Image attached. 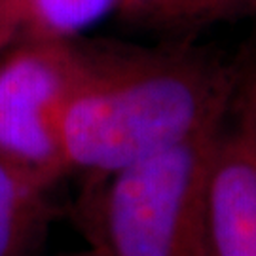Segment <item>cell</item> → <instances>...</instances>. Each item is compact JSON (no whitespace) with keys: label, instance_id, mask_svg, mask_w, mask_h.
<instances>
[{"label":"cell","instance_id":"obj_1","mask_svg":"<svg viewBox=\"0 0 256 256\" xmlns=\"http://www.w3.org/2000/svg\"><path fill=\"white\" fill-rule=\"evenodd\" d=\"M90 72L64 114L70 169L112 174L224 122L238 70L205 48L88 42Z\"/></svg>","mask_w":256,"mask_h":256},{"label":"cell","instance_id":"obj_2","mask_svg":"<svg viewBox=\"0 0 256 256\" xmlns=\"http://www.w3.org/2000/svg\"><path fill=\"white\" fill-rule=\"evenodd\" d=\"M222 131L106 174L95 209V243L104 256H209L205 188Z\"/></svg>","mask_w":256,"mask_h":256},{"label":"cell","instance_id":"obj_3","mask_svg":"<svg viewBox=\"0 0 256 256\" xmlns=\"http://www.w3.org/2000/svg\"><path fill=\"white\" fill-rule=\"evenodd\" d=\"M90 72L88 42L21 38L0 57V162L52 188L72 171L64 114Z\"/></svg>","mask_w":256,"mask_h":256},{"label":"cell","instance_id":"obj_4","mask_svg":"<svg viewBox=\"0 0 256 256\" xmlns=\"http://www.w3.org/2000/svg\"><path fill=\"white\" fill-rule=\"evenodd\" d=\"M209 256H256V135L220 131L205 188Z\"/></svg>","mask_w":256,"mask_h":256},{"label":"cell","instance_id":"obj_5","mask_svg":"<svg viewBox=\"0 0 256 256\" xmlns=\"http://www.w3.org/2000/svg\"><path fill=\"white\" fill-rule=\"evenodd\" d=\"M48 188L0 162V256H28L54 216Z\"/></svg>","mask_w":256,"mask_h":256},{"label":"cell","instance_id":"obj_6","mask_svg":"<svg viewBox=\"0 0 256 256\" xmlns=\"http://www.w3.org/2000/svg\"><path fill=\"white\" fill-rule=\"evenodd\" d=\"M116 8L118 0H25L21 38H76Z\"/></svg>","mask_w":256,"mask_h":256},{"label":"cell","instance_id":"obj_7","mask_svg":"<svg viewBox=\"0 0 256 256\" xmlns=\"http://www.w3.org/2000/svg\"><path fill=\"white\" fill-rule=\"evenodd\" d=\"M254 12L256 0H162L144 23L169 32H192Z\"/></svg>","mask_w":256,"mask_h":256},{"label":"cell","instance_id":"obj_8","mask_svg":"<svg viewBox=\"0 0 256 256\" xmlns=\"http://www.w3.org/2000/svg\"><path fill=\"white\" fill-rule=\"evenodd\" d=\"M23 18V0H0V57L21 38Z\"/></svg>","mask_w":256,"mask_h":256},{"label":"cell","instance_id":"obj_9","mask_svg":"<svg viewBox=\"0 0 256 256\" xmlns=\"http://www.w3.org/2000/svg\"><path fill=\"white\" fill-rule=\"evenodd\" d=\"M162 0H118L120 16L133 23H144Z\"/></svg>","mask_w":256,"mask_h":256},{"label":"cell","instance_id":"obj_10","mask_svg":"<svg viewBox=\"0 0 256 256\" xmlns=\"http://www.w3.org/2000/svg\"><path fill=\"white\" fill-rule=\"evenodd\" d=\"M248 124H250V128L254 131L256 135V84L252 86V92H250V102H248Z\"/></svg>","mask_w":256,"mask_h":256},{"label":"cell","instance_id":"obj_11","mask_svg":"<svg viewBox=\"0 0 256 256\" xmlns=\"http://www.w3.org/2000/svg\"><path fill=\"white\" fill-rule=\"evenodd\" d=\"M74 256H104V254H101L99 250H95V252H90V254H74Z\"/></svg>","mask_w":256,"mask_h":256}]
</instances>
